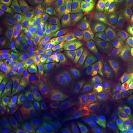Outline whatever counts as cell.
Returning a JSON list of instances; mask_svg holds the SVG:
<instances>
[{
  "label": "cell",
  "instance_id": "6da1fadb",
  "mask_svg": "<svg viewBox=\"0 0 133 133\" xmlns=\"http://www.w3.org/2000/svg\"><path fill=\"white\" fill-rule=\"evenodd\" d=\"M50 70L48 60L38 46L26 40L14 39L1 50V72L15 86L36 79Z\"/></svg>",
  "mask_w": 133,
  "mask_h": 133
},
{
  "label": "cell",
  "instance_id": "7a4b0ae2",
  "mask_svg": "<svg viewBox=\"0 0 133 133\" xmlns=\"http://www.w3.org/2000/svg\"><path fill=\"white\" fill-rule=\"evenodd\" d=\"M54 4L67 44L82 34L95 30L101 24L86 14L77 0H54Z\"/></svg>",
  "mask_w": 133,
  "mask_h": 133
},
{
  "label": "cell",
  "instance_id": "3957f363",
  "mask_svg": "<svg viewBox=\"0 0 133 133\" xmlns=\"http://www.w3.org/2000/svg\"><path fill=\"white\" fill-rule=\"evenodd\" d=\"M43 94L38 79H33L16 86L10 95L8 104L24 115L33 127L39 117V107Z\"/></svg>",
  "mask_w": 133,
  "mask_h": 133
},
{
  "label": "cell",
  "instance_id": "277c9868",
  "mask_svg": "<svg viewBox=\"0 0 133 133\" xmlns=\"http://www.w3.org/2000/svg\"><path fill=\"white\" fill-rule=\"evenodd\" d=\"M30 22L45 38L66 44V34L58 16L54 0H39Z\"/></svg>",
  "mask_w": 133,
  "mask_h": 133
},
{
  "label": "cell",
  "instance_id": "5b68a950",
  "mask_svg": "<svg viewBox=\"0 0 133 133\" xmlns=\"http://www.w3.org/2000/svg\"><path fill=\"white\" fill-rule=\"evenodd\" d=\"M0 27L38 47L45 41V37L36 25L8 10L0 11Z\"/></svg>",
  "mask_w": 133,
  "mask_h": 133
},
{
  "label": "cell",
  "instance_id": "8992f818",
  "mask_svg": "<svg viewBox=\"0 0 133 133\" xmlns=\"http://www.w3.org/2000/svg\"><path fill=\"white\" fill-rule=\"evenodd\" d=\"M132 25L125 18L124 12L119 11L104 22L103 40L106 45L127 43L132 33Z\"/></svg>",
  "mask_w": 133,
  "mask_h": 133
},
{
  "label": "cell",
  "instance_id": "52a82bcc",
  "mask_svg": "<svg viewBox=\"0 0 133 133\" xmlns=\"http://www.w3.org/2000/svg\"><path fill=\"white\" fill-rule=\"evenodd\" d=\"M92 17L106 22L119 11L126 12L131 0H77Z\"/></svg>",
  "mask_w": 133,
  "mask_h": 133
},
{
  "label": "cell",
  "instance_id": "ba28073f",
  "mask_svg": "<svg viewBox=\"0 0 133 133\" xmlns=\"http://www.w3.org/2000/svg\"><path fill=\"white\" fill-rule=\"evenodd\" d=\"M70 45L76 52L81 55L95 56L98 54L106 45L103 40V25L100 24L94 31L81 35Z\"/></svg>",
  "mask_w": 133,
  "mask_h": 133
},
{
  "label": "cell",
  "instance_id": "9c48e42d",
  "mask_svg": "<svg viewBox=\"0 0 133 133\" xmlns=\"http://www.w3.org/2000/svg\"><path fill=\"white\" fill-rule=\"evenodd\" d=\"M38 48L42 54L50 62V70L62 68L72 50L70 44L52 39H45V41L38 46Z\"/></svg>",
  "mask_w": 133,
  "mask_h": 133
},
{
  "label": "cell",
  "instance_id": "30bf717a",
  "mask_svg": "<svg viewBox=\"0 0 133 133\" xmlns=\"http://www.w3.org/2000/svg\"><path fill=\"white\" fill-rule=\"evenodd\" d=\"M45 92H66L70 90V81L66 71L63 68L49 70L37 78Z\"/></svg>",
  "mask_w": 133,
  "mask_h": 133
},
{
  "label": "cell",
  "instance_id": "8fae6325",
  "mask_svg": "<svg viewBox=\"0 0 133 133\" xmlns=\"http://www.w3.org/2000/svg\"><path fill=\"white\" fill-rule=\"evenodd\" d=\"M94 58L95 56L79 54L72 48L71 53L62 68L66 71L70 81H79L87 75L88 69Z\"/></svg>",
  "mask_w": 133,
  "mask_h": 133
},
{
  "label": "cell",
  "instance_id": "7c38bea8",
  "mask_svg": "<svg viewBox=\"0 0 133 133\" xmlns=\"http://www.w3.org/2000/svg\"><path fill=\"white\" fill-rule=\"evenodd\" d=\"M127 47V43L109 44L95 56L101 59L109 70L112 72L121 67L126 62L129 61Z\"/></svg>",
  "mask_w": 133,
  "mask_h": 133
},
{
  "label": "cell",
  "instance_id": "4fadbf2b",
  "mask_svg": "<svg viewBox=\"0 0 133 133\" xmlns=\"http://www.w3.org/2000/svg\"><path fill=\"white\" fill-rule=\"evenodd\" d=\"M72 99L71 95L67 94L53 110L48 121L44 124V133H63L66 115L70 109Z\"/></svg>",
  "mask_w": 133,
  "mask_h": 133
},
{
  "label": "cell",
  "instance_id": "5bb4252c",
  "mask_svg": "<svg viewBox=\"0 0 133 133\" xmlns=\"http://www.w3.org/2000/svg\"><path fill=\"white\" fill-rule=\"evenodd\" d=\"M70 95L72 98L86 112L94 114L103 115L106 103H103L90 97L83 87L76 81H71Z\"/></svg>",
  "mask_w": 133,
  "mask_h": 133
},
{
  "label": "cell",
  "instance_id": "9a60e30c",
  "mask_svg": "<svg viewBox=\"0 0 133 133\" xmlns=\"http://www.w3.org/2000/svg\"><path fill=\"white\" fill-rule=\"evenodd\" d=\"M39 0H0V8L23 19H29L34 14Z\"/></svg>",
  "mask_w": 133,
  "mask_h": 133
},
{
  "label": "cell",
  "instance_id": "2e32d148",
  "mask_svg": "<svg viewBox=\"0 0 133 133\" xmlns=\"http://www.w3.org/2000/svg\"><path fill=\"white\" fill-rule=\"evenodd\" d=\"M67 92H43L42 99L39 107V118L43 124H44L53 110L64 99Z\"/></svg>",
  "mask_w": 133,
  "mask_h": 133
},
{
  "label": "cell",
  "instance_id": "e0dca14e",
  "mask_svg": "<svg viewBox=\"0 0 133 133\" xmlns=\"http://www.w3.org/2000/svg\"><path fill=\"white\" fill-rule=\"evenodd\" d=\"M0 127L9 129H28L33 127L24 115L16 111L3 109L0 113Z\"/></svg>",
  "mask_w": 133,
  "mask_h": 133
},
{
  "label": "cell",
  "instance_id": "ac0fdd59",
  "mask_svg": "<svg viewBox=\"0 0 133 133\" xmlns=\"http://www.w3.org/2000/svg\"><path fill=\"white\" fill-rule=\"evenodd\" d=\"M126 115L110 104L107 100L103 112V122L108 133H114Z\"/></svg>",
  "mask_w": 133,
  "mask_h": 133
},
{
  "label": "cell",
  "instance_id": "d6986e66",
  "mask_svg": "<svg viewBox=\"0 0 133 133\" xmlns=\"http://www.w3.org/2000/svg\"><path fill=\"white\" fill-rule=\"evenodd\" d=\"M107 100L112 107L123 112L126 115L133 111V103L124 92L113 90L109 93Z\"/></svg>",
  "mask_w": 133,
  "mask_h": 133
},
{
  "label": "cell",
  "instance_id": "ffe728a7",
  "mask_svg": "<svg viewBox=\"0 0 133 133\" xmlns=\"http://www.w3.org/2000/svg\"><path fill=\"white\" fill-rule=\"evenodd\" d=\"M114 90L112 78L96 83L91 87L87 93L94 99L98 100L103 103H106L109 94Z\"/></svg>",
  "mask_w": 133,
  "mask_h": 133
},
{
  "label": "cell",
  "instance_id": "44dd1931",
  "mask_svg": "<svg viewBox=\"0 0 133 133\" xmlns=\"http://www.w3.org/2000/svg\"><path fill=\"white\" fill-rule=\"evenodd\" d=\"M70 110L75 116L84 133H94V128L90 118L79 105L77 103H71L70 106Z\"/></svg>",
  "mask_w": 133,
  "mask_h": 133
},
{
  "label": "cell",
  "instance_id": "7402d4cb",
  "mask_svg": "<svg viewBox=\"0 0 133 133\" xmlns=\"http://www.w3.org/2000/svg\"><path fill=\"white\" fill-rule=\"evenodd\" d=\"M112 73V72L109 70L104 63L95 56L93 61L88 69L87 76H95L99 78L100 81H102L111 78Z\"/></svg>",
  "mask_w": 133,
  "mask_h": 133
},
{
  "label": "cell",
  "instance_id": "603a6c76",
  "mask_svg": "<svg viewBox=\"0 0 133 133\" xmlns=\"http://www.w3.org/2000/svg\"><path fill=\"white\" fill-rule=\"evenodd\" d=\"M15 84L4 75H1V105L5 106L8 103L10 95L13 92Z\"/></svg>",
  "mask_w": 133,
  "mask_h": 133
},
{
  "label": "cell",
  "instance_id": "cb8c5ba5",
  "mask_svg": "<svg viewBox=\"0 0 133 133\" xmlns=\"http://www.w3.org/2000/svg\"><path fill=\"white\" fill-rule=\"evenodd\" d=\"M63 133H84L70 109L66 115Z\"/></svg>",
  "mask_w": 133,
  "mask_h": 133
},
{
  "label": "cell",
  "instance_id": "d4e9b609",
  "mask_svg": "<svg viewBox=\"0 0 133 133\" xmlns=\"http://www.w3.org/2000/svg\"><path fill=\"white\" fill-rule=\"evenodd\" d=\"M112 81L114 90L124 92L126 84H125V81L123 78L122 73H121V67L112 71Z\"/></svg>",
  "mask_w": 133,
  "mask_h": 133
},
{
  "label": "cell",
  "instance_id": "484cf974",
  "mask_svg": "<svg viewBox=\"0 0 133 133\" xmlns=\"http://www.w3.org/2000/svg\"><path fill=\"white\" fill-rule=\"evenodd\" d=\"M87 114L89 116L92 123L94 128V133H108L104 127L103 118L100 115L94 114L89 112H87Z\"/></svg>",
  "mask_w": 133,
  "mask_h": 133
},
{
  "label": "cell",
  "instance_id": "4316f807",
  "mask_svg": "<svg viewBox=\"0 0 133 133\" xmlns=\"http://www.w3.org/2000/svg\"><path fill=\"white\" fill-rule=\"evenodd\" d=\"M14 40V36L11 33L5 30L1 29L0 31V47L1 50L9 45L10 43Z\"/></svg>",
  "mask_w": 133,
  "mask_h": 133
},
{
  "label": "cell",
  "instance_id": "83f0119b",
  "mask_svg": "<svg viewBox=\"0 0 133 133\" xmlns=\"http://www.w3.org/2000/svg\"><path fill=\"white\" fill-rule=\"evenodd\" d=\"M121 73L125 84H127L133 76V66L131 62L128 61L121 66Z\"/></svg>",
  "mask_w": 133,
  "mask_h": 133
},
{
  "label": "cell",
  "instance_id": "f1b7e54d",
  "mask_svg": "<svg viewBox=\"0 0 133 133\" xmlns=\"http://www.w3.org/2000/svg\"><path fill=\"white\" fill-rule=\"evenodd\" d=\"M127 51L129 60L133 66V32H132L128 41L127 42Z\"/></svg>",
  "mask_w": 133,
  "mask_h": 133
},
{
  "label": "cell",
  "instance_id": "f546056e",
  "mask_svg": "<svg viewBox=\"0 0 133 133\" xmlns=\"http://www.w3.org/2000/svg\"><path fill=\"white\" fill-rule=\"evenodd\" d=\"M0 133H33V128L28 129H9L0 127Z\"/></svg>",
  "mask_w": 133,
  "mask_h": 133
},
{
  "label": "cell",
  "instance_id": "4dcf8cb0",
  "mask_svg": "<svg viewBox=\"0 0 133 133\" xmlns=\"http://www.w3.org/2000/svg\"><path fill=\"white\" fill-rule=\"evenodd\" d=\"M124 93L132 101L133 103V76L132 78L126 84Z\"/></svg>",
  "mask_w": 133,
  "mask_h": 133
},
{
  "label": "cell",
  "instance_id": "1f68e13d",
  "mask_svg": "<svg viewBox=\"0 0 133 133\" xmlns=\"http://www.w3.org/2000/svg\"><path fill=\"white\" fill-rule=\"evenodd\" d=\"M125 18L129 22L132 24H133V0H131L129 2L127 9L125 12Z\"/></svg>",
  "mask_w": 133,
  "mask_h": 133
},
{
  "label": "cell",
  "instance_id": "d6a6232c",
  "mask_svg": "<svg viewBox=\"0 0 133 133\" xmlns=\"http://www.w3.org/2000/svg\"><path fill=\"white\" fill-rule=\"evenodd\" d=\"M33 133H44V127L41 120H38L33 127Z\"/></svg>",
  "mask_w": 133,
  "mask_h": 133
},
{
  "label": "cell",
  "instance_id": "836d02e7",
  "mask_svg": "<svg viewBox=\"0 0 133 133\" xmlns=\"http://www.w3.org/2000/svg\"><path fill=\"white\" fill-rule=\"evenodd\" d=\"M124 118L126 119H127L128 121H130L133 122V111L132 112H130L129 114L127 115H126Z\"/></svg>",
  "mask_w": 133,
  "mask_h": 133
}]
</instances>
